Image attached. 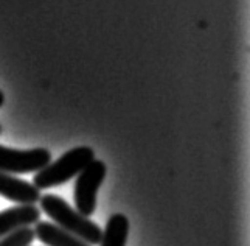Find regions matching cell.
I'll return each mask as SVG.
<instances>
[{"label": "cell", "instance_id": "obj_1", "mask_svg": "<svg viewBox=\"0 0 250 246\" xmlns=\"http://www.w3.org/2000/svg\"><path fill=\"white\" fill-rule=\"evenodd\" d=\"M39 203L41 209L61 229L78 237V239H81L90 246L100 245L103 237L101 227L97 223L90 221L87 217L81 215L76 209H72L65 199L58 195H53V193H47V195L41 197Z\"/></svg>", "mask_w": 250, "mask_h": 246}, {"label": "cell", "instance_id": "obj_2", "mask_svg": "<svg viewBox=\"0 0 250 246\" xmlns=\"http://www.w3.org/2000/svg\"><path fill=\"white\" fill-rule=\"evenodd\" d=\"M95 159V153L90 147H76L73 150L64 153L58 161L47 164L34 174L33 186L42 190L61 186V184L78 176V173L84 170Z\"/></svg>", "mask_w": 250, "mask_h": 246}, {"label": "cell", "instance_id": "obj_3", "mask_svg": "<svg viewBox=\"0 0 250 246\" xmlns=\"http://www.w3.org/2000/svg\"><path fill=\"white\" fill-rule=\"evenodd\" d=\"M106 164L103 161L93 159L84 170L78 173L75 182V206L76 210L84 215L90 217L97 209V193L106 178Z\"/></svg>", "mask_w": 250, "mask_h": 246}, {"label": "cell", "instance_id": "obj_4", "mask_svg": "<svg viewBox=\"0 0 250 246\" xmlns=\"http://www.w3.org/2000/svg\"><path fill=\"white\" fill-rule=\"evenodd\" d=\"M51 162V153L47 148L14 150L0 145V172L8 174L33 173Z\"/></svg>", "mask_w": 250, "mask_h": 246}, {"label": "cell", "instance_id": "obj_5", "mask_svg": "<svg viewBox=\"0 0 250 246\" xmlns=\"http://www.w3.org/2000/svg\"><path fill=\"white\" fill-rule=\"evenodd\" d=\"M0 197L14 201L17 204L36 206L42 195L41 190L33 186V182L0 172Z\"/></svg>", "mask_w": 250, "mask_h": 246}, {"label": "cell", "instance_id": "obj_6", "mask_svg": "<svg viewBox=\"0 0 250 246\" xmlns=\"http://www.w3.org/2000/svg\"><path fill=\"white\" fill-rule=\"evenodd\" d=\"M41 220V209L36 206H14L0 212V239L14 232L19 227L36 224Z\"/></svg>", "mask_w": 250, "mask_h": 246}, {"label": "cell", "instance_id": "obj_7", "mask_svg": "<svg viewBox=\"0 0 250 246\" xmlns=\"http://www.w3.org/2000/svg\"><path fill=\"white\" fill-rule=\"evenodd\" d=\"M33 231L34 235L47 246H90L78 237L72 235L70 232L61 229L59 226L50 221H41L39 220Z\"/></svg>", "mask_w": 250, "mask_h": 246}, {"label": "cell", "instance_id": "obj_8", "mask_svg": "<svg viewBox=\"0 0 250 246\" xmlns=\"http://www.w3.org/2000/svg\"><path fill=\"white\" fill-rule=\"evenodd\" d=\"M129 235V220L123 214H114L103 231L100 246H126Z\"/></svg>", "mask_w": 250, "mask_h": 246}, {"label": "cell", "instance_id": "obj_9", "mask_svg": "<svg viewBox=\"0 0 250 246\" xmlns=\"http://www.w3.org/2000/svg\"><path fill=\"white\" fill-rule=\"evenodd\" d=\"M34 237L36 235H34V231L30 226L19 227L3 239H0V246H30Z\"/></svg>", "mask_w": 250, "mask_h": 246}, {"label": "cell", "instance_id": "obj_10", "mask_svg": "<svg viewBox=\"0 0 250 246\" xmlns=\"http://www.w3.org/2000/svg\"><path fill=\"white\" fill-rule=\"evenodd\" d=\"M3 101H5V95H3V92L0 91V106L3 104Z\"/></svg>", "mask_w": 250, "mask_h": 246}, {"label": "cell", "instance_id": "obj_11", "mask_svg": "<svg viewBox=\"0 0 250 246\" xmlns=\"http://www.w3.org/2000/svg\"><path fill=\"white\" fill-rule=\"evenodd\" d=\"M0 134H2V125H0Z\"/></svg>", "mask_w": 250, "mask_h": 246}]
</instances>
